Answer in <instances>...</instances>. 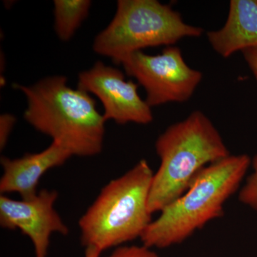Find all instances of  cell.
<instances>
[{
    "label": "cell",
    "instance_id": "cell-4",
    "mask_svg": "<svg viewBox=\"0 0 257 257\" xmlns=\"http://www.w3.org/2000/svg\"><path fill=\"white\" fill-rule=\"evenodd\" d=\"M154 174L142 160L101 189L79 220L83 246L102 252L142 237L152 221L148 202Z\"/></svg>",
    "mask_w": 257,
    "mask_h": 257
},
{
    "label": "cell",
    "instance_id": "cell-16",
    "mask_svg": "<svg viewBox=\"0 0 257 257\" xmlns=\"http://www.w3.org/2000/svg\"><path fill=\"white\" fill-rule=\"evenodd\" d=\"M101 252L99 250L92 247H87L85 249L84 257H100Z\"/></svg>",
    "mask_w": 257,
    "mask_h": 257
},
{
    "label": "cell",
    "instance_id": "cell-7",
    "mask_svg": "<svg viewBox=\"0 0 257 257\" xmlns=\"http://www.w3.org/2000/svg\"><path fill=\"white\" fill-rule=\"evenodd\" d=\"M139 84L126 80L119 69L96 62L79 74L77 87L100 100L105 121L118 124H148L153 121L152 108L138 93Z\"/></svg>",
    "mask_w": 257,
    "mask_h": 257
},
{
    "label": "cell",
    "instance_id": "cell-9",
    "mask_svg": "<svg viewBox=\"0 0 257 257\" xmlns=\"http://www.w3.org/2000/svg\"><path fill=\"white\" fill-rule=\"evenodd\" d=\"M72 157L60 144L52 142L43 151L26 154L20 158L2 157L3 174L0 179V193L3 195L17 193L22 199L37 195L42 176L55 167L63 165Z\"/></svg>",
    "mask_w": 257,
    "mask_h": 257
},
{
    "label": "cell",
    "instance_id": "cell-3",
    "mask_svg": "<svg viewBox=\"0 0 257 257\" xmlns=\"http://www.w3.org/2000/svg\"><path fill=\"white\" fill-rule=\"evenodd\" d=\"M155 149L160 165L149 196L152 214L181 197L203 169L230 155L217 128L199 110L169 126L159 136Z\"/></svg>",
    "mask_w": 257,
    "mask_h": 257
},
{
    "label": "cell",
    "instance_id": "cell-8",
    "mask_svg": "<svg viewBox=\"0 0 257 257\" xmlns=\"http://www.w3.org/2000/svg\"><path fill=\"white\" fill-rule=\"evenodd\" d=\"M57 198L58 192L49 189H42L32 199L21 200L1 194L0 226L21 230L33 243L35 257H47L52 234H69L68 226L55 209Z\"/></svg>",
    "mask_w": 257,
    "mask_h": 257
},
{
    "label": "cell",
    "instance_id": "cell-12",
    "mask_svg": "<svg viewBox=\"0 0 257 257\" xmlns=\"http://www.w3.org/2000/svg\"><path fill=\"white\" fill-rule=\"evenodd\" d=\"M253 172L240 190L239 199L244 205L257 210V155L251 160Z\"/></svg>",
    "mask_w": 257,
    "mask_h": 257
},
{
    "label": "cell",
    "instance_id": "cell-2",
    "mask_svg": "<svg viewBox=\"0 0 257 257\" xmlns=\"http://www.w3.org/2000/svg\"><path fill=\"white\" fill-rule=\"evenodd\" d=\"M251 164L248 155H230L203 169L187 190L152 221L140 238L143 244L162 248L183 242L220 217L225 203L239 188Z\"/></svg>",
    "mask_w": 257,
    "mask_h": 257
},
{
    "label": "cell",
    "instance_id": "cell-15",
    "mask_svg": "<svg viewBox=\"0 0 257 257\" xmlns=\"http://www.w3.org/2000/svg\"><path fill=\"white\" fill-rule=\"evenodd\" d=\"M241 53L257 82V47L248 49L241 52Z\"/></svg>",
    "mask_w": 257,
    "mask_h": 257
},
{
    "label": "cell",
    "instance_id": "cell-11",
    "mask_svg": "<svg viewBox=\"0 0 257 257\" xmlns=\"http://www.w3.org/2000/svg\"><path fill=\"white\" fill-rule=\"evenodd\" d=\"M54 28L60 40L68 42L87 19L92 2L89 0L54 1Z\"/></svg>",
    "mask_w": 257,
    "mask_h": 257
},
{
    "label": "cell",
    "instance_id": "cell-5",
    "mask_svg": "<svg viewBox=\"0 0 257 257\" xmlns=\"http://www.w3.org/2000/svg\"><path fill=\"white\" fill-rule=\"evenodd\" d=\"M204 30L189 25L168 5L157 0H119L111 23L99 32L93 50L116 64L147 47L174 46L186 37H199Z\"/></svg>",
    "mask_w": 257,
    "mask_h": 257
},
{
    "label": "cell",
    "instance_id": "cell-14",
    "mask_svg": "<svg viewBox=\"0 0 257 257\" xmlns=\"http://www.w3.org/2000/svg\"><path fill=\"white\" fill-rule=\"evenodd\" d=\"M16 123V117L10 114L0 116V149L4 150L9 140L10 134Z\"/></svg>",
    "mask_w": 257,
    "mask_h": 257
},
{
    "label": "cell",
    "instance_id": "cell-10",
    "mask_svg": "<svg viewBox=\"0 0 257 257\" xmlns=\"http://www.w3.org/2000/svg\"><path fill=\"white\" fill-rule=\"evenodd\" d=\"M209 45L228 58L237 52L257 47V0H231L224 26L208 32Z\"/></svg>",
    "mask_w": 257,
    "mask_h": 257
},
{
    "label": "cell",
    "instance_id": "cell-1",
    "mask_svg": "<svg viewBox=\"0 0 257 257\" xmlns=\"http://www.w3.org/2000/svg\"><path fill=\"white\" fill-rule=\"evenodd\" d=\"M15 88L26 97L24 118L37 131L60 144L72 157H94L102 151L106 121L90 94L69 87L64 76Z\"/></svg>",
    "mask_w": 257,
    "mask_h": 257
},
{
    "label": "cell",
    "instance_id": "cell-6",
    "mask_svg": "<svg viewBox=\"0 0 257 257\" xmlns=\"http://www.w3.org/2000/svg\"><path fill=\"white\" fill-rule=\"evenodd\" d=\"M121 64L126 74L145 89V101L151 108L188 101L203 78L202 72L189 67L182 50L175 46L166 47L156 55L135 52Z\"/></svg>",
    "mask_w": 257,
    "mask_h": 257
},
{
    "label": "cell",
    "instance_id": "cell-13",
    "mask_svg": "<svg viewBox=\"0 0 257 257\" xmlns=\"http://www.w3.org/2000/svg\"><path fill=\"white\" fill-rule=\"evenodd\" d=\"M108 257H160L151 248L142 246H122L115 249Z\"/></svg>",
    "mask_w": 257,
    "mask_h": 257
}]
</instances>
